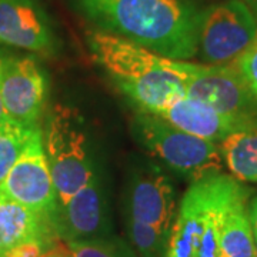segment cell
Segmentation results:
<instances>
[{
  "label": "cell",
  "instance_id": "6da1fadb",
  "mask_svg": "<svg viewBox=\"0 0 257 257\" xmlns=\"http://www.w3.org/2000/svg\"><path fill=\"white\" fill-rule=\"evenodd\" d=\"M100 30L157 55L189 60L197 55L202 10L190 0H74Z\"/></svg>",
  "mask_w": 257,
  "mask_h": 257
},
{
  "label": "cell",
  "instance_id": "7a4b0ae2",
  "mask_svg": "<svg viewBox=\"0 0 257 257\" xmlns=\"http://www.w3.org/2000/svg\"><path fill=\"white\" fill-rule=\"evenodd\" d=\"M93 57L140 111L159 114L170 101L186 94L184 60L157 55L103 30L87 36Z\"/></svg>",
  "mask_w": 257,
  "mask_h": 257
},
{
  "label": "cell",
  "instance_id": "3957f363",
  "mask_svg": "<svg viewBox=\"0 0 257 257\" xmlns=\"http://www.w3.org/2000/svg\"><path fill=\"white\" fill-rule=\"evenodd\" d=\"M233 180L217 173L193 182L176 213L165 257H219L217 213Z\"/></svg>",
  "mask_w": 257,
  "mask_h": 257
},
{
  "label": "cell",
  "instance_id": "277c9868",
  "mask_svg": "<svg viewBox=\"0 0 257 257\" xmlns=\"http://www.w3.org/2000/svg\"><path fill=\"white\" fill-rule=\"evenodd\" d=\"M43 145L59 206L96 176L86 132L72 109L59 104L47 114Z\"/></svg>",
  "mask_w": 257,
  "mask_h": 257
},
{
  "label": "cell",
  "instance_id": "5b68a950",
  "mask_svg": "<svg viewBox=\"0 0 257 257\" xmlns=\"http://www.w3.org/2000/svg\"><path fill=\"white\" fill-rule=\"evenodd\" d=\"M133 130L149 152L193 182L220 173L223 157L217 143L186 133L146 111L135 116Z\"/></svg>",
  "mask_w": 257,
  "mask_h": 257
},
{
  "label": "cell",
  "instance_id": "8992f818",
  "mask_svg": "<svg viewBox=\"0 0 257 257\" xmlns=\"http://www.w3.org/2000/svg\"><path fill=\"white\" fill-rule=\"evenodd\" d=\"M186 96L234 120L241 128L257 126V100L234 64L183 62Z\"/></svg>",
  "mask_w": 257,
  "mask_h": 257
},
{
  "label": "cell",
  "instance_id": "52a82bcc",
  "mask_svg": "<svg viewBox=\"0 0 257 257\" xmlns=\"http://www.w3.org/2000/svg\"><path fill=\"white\" fill-rule=\"evenodd\" d=\"M257 40V20L243 0L202 10L197 55L206 64H233Z\"/></svg>",
  "mask_w": 257,
  "mask_h": 257
},
{
  "label": "cell",
  "instance_id": "ba28073f",
  "mask_svg": "<svg viewBox=\"0 0 257 257\" xmlns=\"http://www.w3.org/2000/svg\"><path fill=\"white\" fill-rule=\"evenodd\" d=\"M0 194L49 219L53 214L57 197L40 127L35 130L22 155L2 182Z\"/></svg>",
  "mask_w": 257,
  "mask_h": 257
},
{
  "label": "cell",
  "instance_id": "9c48e42d",
  "mask_svg": "<svg viewBox=\"0 0 257 257\" xmlns=\"http://www.w3.org/2000/svg\"><path fill=\"white\" fill-rule=\"evenodd\" d=\"M0 90L9 121L23 126H36L46 106L47 83L35 59H3Z\"/></svg>",
  "mask_w": 257,
  "mask_h": 257
},
{
  "label": "cell",
  "instance_id": "30bf717a",
  "mask_svg": "<svg viewBox=\"0 0 257 257\" xmlns=\"http://www.w3.org/2000/svg\"><path fill=\"white\" fill-rule=\"evenodd\" d=\"M50 223L57 239L66 243L109 237L107 204L97 176L67 202L56 206Z\"/></svg>",
  "mask_w": 257,
  "mask_h": 257
},
{
  "label": "cell",
  "instance_id": "8fae6325",
  "mask_svg": "<svg viewBox=\"0 0 257 257\" xmlns=\"http://www.w3.org/2000/svg\"><path fill=\"white\" fill-rule=\"evenodd\" d=\"M0 43L37 53H50L53 35L35 0H0Z\"/></svg>",
  "mask_w": 257,
  "mask_h": 257
},
{
  "label": "cell",
  "instance_id": "7c38bea8",
  "mask_svg": "<svg viewBox=\"0 0 257 257\" xmlns=\"http://www.w3.org/2000/svg\"><path fill=\"white\" fill-rule=\"evenodd\" d=\"M176 213L175 187L165 175L152 170L135 177L128 189L127 217L170 233Z\"/></svg>",
  "mask_w": 257,
  "mask_h": 257
},
{
  "label": "cell",
  "instance_id": "4fadbf2b",
  "mask_svg": "<svg viewBox=\"0 0 257 257\" xmlns=\"http://www.w3.org/2000/svg\"><path fill=\"white\" fill-rule=\"evenodd\" d=\"M247 197V190L234 179L217 213L219 257H257Z\"/></svg>",
  "mask_w": 257,
  "mask_h": 257
},
{
  "label": "cell",
  "instance_id": "5bb4252c",
  "mask_svg": "<svg viewBox=\"0 0 257 257\" xmlns=\"http://www.w3.org/2000/svg\"><path fill=\"white\" fill-rule=\"evenodd\" d=\"M155 116L165 119L186 133L213 143H221L233 132L241 128L234 120L186 94L173 99Z\"/></svg>",
  "mask_w": 257,
  "mask_h": 257
},
{
  "label": "cell",
  "instance_id": "9a60e30c",
  "mask_svg": "<svg viewBox=\"0 0 257 257\" xmlns=\"http://www.w3.org/2000/svg\"><path fill=\"white\" fill-rule=\"evenodd\" d=\"M35 239L57 240L50 219L0 194V257Z\"/></svg>",
  "mask_w": 257,
  "mask_h": 257
},
{
  "label": "cell",
  "instance_id": "2e32d148",
  "mask_svg": "<svg viewBox=\"0 0 257 257\" xmlns=\"http://www.w3.org/2000/svg\"><path fill=\"white\" fill-rule=\"evenodd\" d=\"M220 152L231 175L257 183V126L233 132L220 143Z\"/></svg>",
  "mask_w": 257,
  "mask_h": 257
},
{
  "label": "cell",
  "instance_id": "e0dca14e",
  "mask_svg": "<svg viewBox=\"0 0 257 257\" xmlns=\"http://www.w3.org/2000/svg\"><path fill=\"white\" fill-rule=\"evenodd\" d=\"M39 126H23L13 121L0 124V184L16 163Z\"/></svg>",
  "mask_w": 257,
  "mask_h": 257
},
{
  "label": "cell",
  "instance_id": "ac0fdd59",
  "mask_svg": "<svg viewBox=\"0 0 257 257\" xmlns=\"http://www.w3.org/2000/svg\"><path fill=\"white\" fill-rule=\"evenodd\" d=\"M128 239L139 257H165L170 233L133 220L126 221Z\"/></svg>",
  "mask_w": 257,
  "mask_h": 257
},
{
  "label": "cell",
  "instance_id": "d6986e66",
  "mask_svg": "<svg viewBox=\"0 0 257 257\" xmlns=\"http://www.w3.org/2000/svg\"><path fill=\"white\" fill-rule=\"evenodd\" d=\"M73 257H139L126 241L113 237L69 241Z\"/></svg>",
  "mask_w": 257,
  "mask_h": 257
},
{
  "label": "cell",
  "instance_id": "ffe728a7",
  "mask_svg": "<svg viewBox=\"0 0 257 257\" xmlns=\"http://www.w3.org/2000/svg\"><path fill=\"white\" fill-rule=\"evenodd\" d=\"M233 64L257 100V40Z\"/></svg>",
  "mask_w": 257,
  "mask_h": 257
},
{
  "label": "cell",
  "instance_id": "44dd1931",
  "mask_svg": "<svg viewBox=\"0 0 257 257\" xmlns=\"http://www.w3.org/2000/svg\"><path fill=\"white\" fill-rule=\"evenodd\" d=\"M56 243V240H29L26 243L19 244L18 247L12 248L9 253L5 254V257H42Z\"/></svg>",
  "mask_w": 257,
  "mask_h": 257
},
{
  "label": "cell",
  "instance_id": "7402d4cb",
  "mask_svg": "<svg viewBox=\"0 0 257 257\" xmlns=\"http://www.w3.org/2000/svg\"><path fill=\"white\" fill-rule=\"evenodd\" d=\"M42 257H73V254H72V251H70L67 244L57 241Z\"/></svg>",
  "mask_w": 257,
  "mask_h": 257
},
{
  "label": "cell",
  "instance_id": "603a6c76",
  "mask_svg": "<svg viewBox=\"0 0 257 257\" xmlns=\"http://www.w3.org/2000/svg\"><path fill=\"white\" fill-rule=\"evenodd\" d=\"M248 216H250V223L253 227V233L257 234V197L251 202L248 207Z\"/></svg>",
  "mask_w": 257,
  "mask_h": 257
},
{
  "label": "cell",
  "instance_id": "cb8c5ba5",
  "mask_svg": "<svg viewBox=\"0 0 257 257\" xmlns=\"http://www.w3.org/2000/svg\"><path fill=\"white\" fill-rule=\"evenodd\" d=\"M3 59L5 57H0V76H2V66H3ZM8 121L6 117V113H5V107H3V101H2V90H0V124Z\"/></svg>",
  "mask_w": 257,
  "mask_h": 257
},
{
  "label": "cell",
  "instance_id": "d4e9b609",
  "mask_svg": "<svg viewBox=\"0 0 257 257\" xmlns=\"http://www.w3.org/2000/svg\"><path fill=\"white\" fill-rule=\"evenodd\" d=\"M243 2L246 3V6L250 9V12L253 13V16L257 20V0H243Z\"/></svg>",
  "mask_w": 257,
  "mask_h": 257
},
{
  "label": "cell",
  "instance_id": "484cf974",
  "mask_svg": "<svg viewBox=\"0 0 257 257\" xmlns=\"http://www.w3.org/2000/svg\"><path fill=\"white\" fill-rule=\"evenodd\" d=\"M254 243H256V251H257V234H254Z\"/></svg>",
  "mask_w": 257,
  "mask_h": 257
}]
</instances>
